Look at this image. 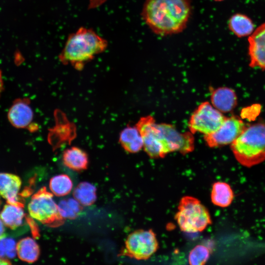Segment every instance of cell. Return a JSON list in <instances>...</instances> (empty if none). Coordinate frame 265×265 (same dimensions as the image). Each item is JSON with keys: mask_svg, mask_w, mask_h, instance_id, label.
<instances>
[{"mask_svg": "<svg viewBox=\"0 0 265 265\" xmlns=\"http://www.w3.org/2000/svg\"><path fill=\"white\" fill-rule=\"evenodd\" d=\"M191 13L190 0H146L141 16L154 33L166 36L182 32Z\"/></svg>", "mask_w": 265, "mask_h": 265, "instance_id": "obj_1", "label": "cell"}, {"mask_svg": "<svg viewBox=\"0 0 265 265\" xmlns=\"http://www.w3.org/2000/svg\"><path fill=\"white\" fill-rule=\"evenodd\" d=\"M107 46V41L93 30L81 27L69 35L59 59L62 63L70 64L76 69L80 70L95 55L103 52Z\"/></svg>", "mask_w": 265, "mask_h": 265, "instance_id": "obj_2", "label": "cell"}, {"mask_svg": "<svg viewBox=\"0 0 265 265\" xmlns=\"http://www.w3.org/2000/svg\"><path fill=\"white\" fill-rule=\"evenodd\" d=\"M238 161L250 167L265 160V123L246 126L240 135L231 144Z\"/></svg>", "mask_w": 265, "mask_h": 265, "instance_id": "obj_3", "label": "cell"}, {"mask_svg": "<svg viewBox=\"0 0 265 265\" xmlns=\"http://www.w3.org/2000/svg\"><path fill=\"white\" fill-rule=\"evenodd\" d=\"M175 218L180 229L188 233L202 232L212 223L207 209L199 200L190 196L181 198Z\"/></svg>", "mask_w": 265, "mask_h": 265, "instance_id": "obj_4", "label": "cell"}, {"mask_svg": "<svg viewBox=\"0 0 265 265\" xmlns=\"http://www.w3.org/2000/svg\"><path fill=\"white\" fill-rule=\"evenodd\" d=\"M27 209L31 217L45 225L55 227L64 223V218L53 199V193L45 186L32 196Z\"/></svg>", "mask_w": 265, "mask_h": 265, "instance_id": "obj_5", "label": "cell"}, {"mask_svg": "<svg viewBox=\"0 0 265 265\" xmlns=\"http://www.w3.org/2000/svg\"><path fill=\"white\" fill-rule=\"evenodd\" d=\"M226 117L208 102L202 103L190 116L188 123L189 132H199L204 135L216 131Z\"/></svg>", "mask_w": 265, "mask_h": 265, "instance_id": "obj_6", "label": "cell"}, {"mask_svg": "<svg viewBox=\"0 0 265 265\" xmlns=\"http://www.w3.org/2000/svg\"><path fill=\"white\" fill-rule=\"evenodd\" d=\"M158 247V241L152 230L139 229L128 236L124 253L138 260H147L157 251Z\"/></svg>", "mask_w": 265, "mask_h": 265, "instance_id": "obj_7", "label": "cell"}, {"mask_svg": "<svg viewBox=\"0 0 265 265\" xmlns=\"http://www.w3.org/2000/svg\"><path fill=\"white\" fill-rule=\"evenodd\" d=\"M161 143L167 154L179 152L185 155L194 149V137L190 132H181L172 125L157 123Z\"/></svg>", "mask_w": 265, "mask_h": 265, "instance_id": "obj_8", "label": "cell"}, {"mask_svg": "<svg viewBox=\"0 0 265 265\" xmlns=\"http://www.w3.org/2000/svg\"><path fill=\"white\" fill-rule=\"evenodd\" d=\"M135 126L138 129L143 143V149L151 158H162L166 155L161 142L157 123L152 116L142 117Z\"/></svg>", "mask_w": 265, "mask_h": 265, "instance_id": "obj_9", "label": "cell"}, {"mask_svg": "<svg viewBox=\"0 0 265 265\" xmlns=\"http://www.w3.org/2000/svg\"><path fill=\"white\" fill-rule=\"evenodd\" d=\"M246 126L238 116L226 117L219 128L214 132L204 135V139L210 148L231 144L240 135Z\"/></svg>", "mask_w": 265, "mask_h": 265, "instance_id": "obj_10", "label": "cell"}, {"mask_svg": "<svg viewBox=\"0 0 265 265\" xmlns=\"http://www.w3.org/2000/svg\"><path fill=\"white\" fill-rule=\"evenodd\" d=\"M249 66L265 70V23L254 30L248 38Z\"/></svg>", "mask_w": 265, "mask_h": 265, "instance_id": "obj_11", "label": "cell"}, {"mask_svg": "<svg viewBox=\"0 0 265 265\" xmlns=\"http://www.w3.org/2000/svg\"><path fill=\"white\" fill-rule=\"evenodd\" d=\"M10 123L17 128H25L31 123L33 118V110L29 101L26 99L16 100L8 112Z\"/></svg>", "mask_w": 265, "mask_h": 265, "instance_id": "obj_12", "label": "cell"}, {"mask_svg": "<svg viewBox=\"0 0 265 265\" xmlns=\"http://www.w3.org/2000/svg\"><path fill=\"white\" fill-rule=\"evenodd\" d=\"M22 181L18 176L0 173V195L7 203L24 205L19 197Z\"/></svg>", "mask_w": 265, "mask_h": 265, "instance_id": "obj_13", "label": "cell"}, {"mask_svg": "<svg viewBox=\"0 0 265 265\" xmlns=\"http://www.w3.org/2000/svg\"><path fill=\"white\" fill-rule=\"evenodd\" d=\"M211 101L212 105L222 113L232 111L237 105L235 91L225 87L211 89Z\"/></svg>", "mask_w": 265, "mask_h": 265, "instance_id": "obj_14", "label": "cell"}, {"mask_svg": "<svg viewBox=\"0 0 265 265\" xmlns=\"http://www.w3.org/2000/svg\"><path fill=\"white\" fill-rule=\"evenodd\" d=\"M62 161L65 166L76 171L86 169L89 162L87 154L81 148L75 146L64 150Z\"/></svg>", "mask_w": 265, "mask_h": 265, "instance_id": "obj_15", "label": "cell"}, {"mask_svg": "<svg viewBox=\"0 0 265 265\" xmlns=\"http://www.w3.org/2000/svg\"><path fill=\"white\" fill-rule=\"evenodd\" d=\"M24 206L7 203L4 206L0 213V218L5 226L13 230L24 224L26 219Z\"/></svg>", "mask_w": 265, "mask_h": 265, "instance_id": "obj_16", "label": "cell"}, {"mask_svg": "<svg viewBox=\"0 0 265 265\" xmlns=\"http://www.w3.org/2000/svg\"><path fill=\"white\" fill-rule=\"evenodd\" d=\"M119 142L123 149L130 153H137L143 147L141 134L135 125L128 126L121 132Z\"/></svg>", "mask_w": 265, "mask_h": 265, "instance_id": "obj_17", "label": "cell"}, {"mask_svg": "<svg viewBox=\"0 0 265 265\" xmlns=\"http://www.w3.org/2000/svg\"><path fill=\"white\" fill-rule=\"evenodd\" d=\"M234 198L233 191L228 184L223 182L213 184L211 198L214 205L222 208L227 207L231 205Z\"/></svg>", "mask_w": 265, "mask_h": 265, "instance_id": "obj_18", "label": "cell"}, {"mask_svg": "<svg viewBox=\"0 0 265 265\" xmlns=\"http://www.w3.org/2000/svg\"><path fill=\"white\" fill-rule=\"evenodd\" d=\"M230 30L237 37L250 36L254 31V25L247 16L237 13L231 17L228 22Z\"/></svg>", "mask_w": 265, "mask_h": 265, "instance_id": "obj_19", "label": "cell"}, {"mask_svg": "<svg viewBox=\"0 0 265 265\" xmlns=\"http://www.w3.org/2000/svg\"><path fill=\"white\" fill-rule=\"evenodd\" d=\"M17 254L23 261L32 263L36 261L40 255V248L32 238L27 237L20 239L16 244Z\"/></svg>", "mask_w": 265, "mask_h": 265, "instance_id": "obj_20", "label": "cell"}, {"mask_svg": "<svg viewBox=\"0 0 265 265\" xmlns=\"http://www.w3.org/2000/svg\"><path fill=\"white\" fill-rule=\"evenodd\" d=\"M74 198L81 205L89 206L96 200V188L92 184L83 182L80 183L73 191Z\"/></svg>", "mask_w": 265, "mask_h": 265, "instance_id": "obj_21", "label": "cell"}, {"mask_svg": "<svg viewBox=\"0 0 265 265\" xmlns=\"http://www.w3.org/2000/svg\"><path fill=\"white\" fill-rule=\"evenodd\" d=\"M73 182L66 174H59L52 177L49 183L51 192L57 196H65L71 191Z\"/></svg>", "mask_w": 265, "mask_h": 265, "instance_id": "obj_22", "label": "cell"}, {"mask_svg": "<svg viewBox=\"0 0 265 265\" xmlns=\"http://www.w3.org/2000/svg\"><path fill=\"white\" fill-rule=\"evenodd\" d=\"M16 244L12 238L5 236L0 238V265L11 264L10 260L17 254Z\"/></svg>", "mask_w": 265, "mask_h": 265, "instance_id": "obj_23", "label": "cell"}, {"mask_svg": "<svg viewBox=\"0 0 265 265\" xmlns=\"http://www.w3.org/2000/svg\"><path fill=\"white\" fill-rule=\"evenodd\" d=\"M57 206L59 213L63 218H76L82 210L81 205L75 198L62 200Z\"/></svg>", "mask_w": 265, "mask_h": 265, "instance_id": "obj_24", "label": "cell"}, {"mask_svg": "<svg viewBox=\"0 0 265 265\" xmlns=\"http://www.w3.org/2000/svg\"><path fill=\"white\" fill-rule=\"evenodd\" d=\"M210 255V250L206 246L197 245L189 254V264L191 265H203L208 260Z\"/></svg>", "mask_w": 265, "mask_h": 265, "instance_id": "obj_25", "label": "cell"}, {"mask_svg": "<svg viewBox=\"0 0 265 265\" xmlns=\"http://www.w3.org/2000/svg\"><path fill=\"white\" fill-rule=\"evenodd\" d=\"M4 224L0 218V238L5 236Z\"/></svg>", "mask_w": 265, "mask_h": 265, "instance_id": "obj_26", "label": "cell"}, {"mask_svg": "<svg viewBox=\"0 0 265 265\" xmlns=\"http://www.w3.org/2000/svg\"><path fill=\"white\" fill-rule=\"evenodd\" d=\"M3 88V83L2 79L1 72L0 70V96Z\"/></svg>", "mask_w": 265, "mask_h": 265, "instance_id": "obj_27", "label": "cell"}, {"mask_svg": "<svg viewBox=\"0 0 265 265\" xmlns=\"http://www.w3.org/2000/svg\"><path fill=\"white\" fill-rule=\"evenodd\" d=\"M213 0L216 1H221L224 0Z\"/></svg>", "mask_w": 265, "mask_h": 265, "instance_id": "obj_28", "label": "cell"}]
</instances>
